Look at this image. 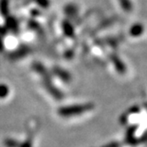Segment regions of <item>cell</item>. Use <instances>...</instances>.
<instances>
[{"label": "cell", "instance_id": "10", "mask_svg": "<svg viewBox=\"0 0 147 147\" xmlns=\"http://www.w3.org/2000/svg\"><path fill=\"white\" fill-rule=\"evenodd\" d=\"M103 147H121V144L118 142H112V143H109L106 145H104Z\"/></svg>", "mask_w": 147, "mask_h": 147}, {"label": "cell", "instance_id": "11", "mask_svg": "<svg viewBox=\"0 0 147 147\" xmlns=\"http://www.w3.org/2000/svg\"><path fill=\"white\" fill-rule=\"evenodd\" d=\"M144 141H147V133L144 134V135L142 136L140 140H138V142H144Z\"/></svg>", "mask_w": 147, "mask_h": 147}, {"label": "cell", "instance_id": "8", "mask_svg": "<svg viewBox=\"0 0 147 147\" xmlns=\"http://www.w3.org/2000/svg\"><path fill=\"white\" fill-rule=\"evenodd\" d=\"M8 0H1L0 1V12L4 16L8 14Z\"/></svg>", "mask_w": 147, "mask_h": 147}, {"label": "cell", "instance_id": "7", "mask_svg": "<svg viewBox=\"0 0 147 147\" xmlns=\"http://www.w3.org/2000/svg\"><path fill=\"white\" fill-rule=\"evenodd\" d=\"M62 28H63V31H64V33L67 36H74V28L69 22H63Z\"/></svg>", "mask_w": 147, "mask_h": 147}, {"label": "cell", "instance_id": "6", "mask_svg": "<svg viewBox=\"0 0 147 147\" xmlns=\"http://www.w3.org/2000/svg\"><path fill=\"white\" fill-rule=\"evenodd\" d=\"M121 7L126 13H130L133 10V5L130 0H118Z\"/></svg>", "mask_w": 147, "mask_h": 147}, {"label": "cell", "instance_id": "9", "mask_svg": "<svg viewBox=\"0 0 147 147\" xmlns=\"http://www.w3.org/2000/svg\"><path fill=\"white\" fill-rule=\"evenodd\" d=\"M8 92H9V90H8V87L6 85L0 84V97H1V98L6 97Z\"/></svg>", "mask_w": 147, "mask_h": 147}, {"label": "cell", "instance_id": "5", "mask_svg": "<svg viewBox=\"0 0 147 147\" xmlns=\"http://www.w3.org/2000/svg\"><path fill=\"white\" fill-rule=\"evenodd\" d=\"M144 27L141 24H135L130 28L129 34L133 36H138L143 34Z\"/></svg>", "mask_w": 147, "mask_h": 147}, {"label": "cell", "instance_id": "3", "mask_svg": "<svg viewBox=\"0 0 147 147\" xmlns=\"http://www.w3.org/2000/svg\"><path fill=\"white\" fill-rule=\"evenodd\" d=\"M53 72L56 74V76H58L60 79H62L66 82H68L70 81V79H71V76H70L69 74L67 71L63 70L62 68L55 67V68H53Z\"/></svg>", "mask_w": 147, "mask_h": 147}, {"label": "cell", "instance_id": "1", "mask_svg": "<svg viewBox=\"0 0 147 147\" xmlns=\"http://www.w3.org/2000/svg\"><path fill=\"white\" fill-rule=\"evenodd\" d=\"M33 68L34 70L39 74V75L43 78V82L44 85L45 87V89L48 90V92L51 94V95L53 97L56 99H62L63 98V94L62 92H60L53 84L51 83V80L50 77V75L48 74V72L46 71L45 67L41 64V63L36 62L33 65Z\"/></svg>", "mask_w": 147, "mask_h": 147}, {"label": "cell", "instance_id": "2", "mask_svg": "<svg viewBox=\"0 0 147 147\" xmlns=\"http://www.w3.org/2000/svg\"><path fill=\"white\" fill-rule=\"evenodd\" d=\"M94 108V105L91 103L83 104V105H74V106H67L59 108V114L63 117H69L74 115H78L83 113L90 111Z\"/></svg>", "mask_w": 147, "mask_h": 147}, {"label": "cell", "instance_id": "4", "mask_svg": "<svg viewBox=\"0 0 147 147\" xmlns=\"http://www.w3.org/2000/svg\"><path fill=\"white\" fill-rule=\"evenodd\" d=\"M113 65L116 68V70L118 72H120L121 74H124L126 72V67L125 65L123 64V62L118 58V57H113Z\"/></svg>", "mask_w": 147, "mask_h": 147}]
</instances>
